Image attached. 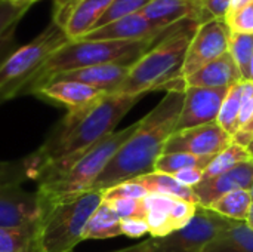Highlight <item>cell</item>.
I'll use <instances>...</instances> for the list:
<instances>
[{"instance_id":"6da1fadb","label":"cell","mask_w":253,"mask_h":252,"mask_svg":"<svg viewBox=\"0 0 253 252\" xmlns=\"http://www.w3.org/2000/svg\"><path fill=\"white\" fill-rule=\"evenodd\" d=\"M142 97L108 94L86 108L68 111L43 144L24 157L30 180L36 181L42 172L73 162L111 135L120 120Z\"/></svg>"},{"instance_id":"7a4b0ae2","label":"cell","mask_w":253,"mask_h":252,"mask_svg":"<svg viewBox=\"0 0 253 252\" xmlns=\"http://www.w3.org/2000/svg\"><path fill=\"white\" fill-rule=\"evenodd\" d=\"M184 98V91H166L162 101L138 122L136 131L117 150L90 190L105 192L153 172L168 140L176 129Z\"/></svg>"},{"instance_id":"3957f363","label":"cell","mask_w":253,"mask_h":252,"mask_svg":"<svg viewBox=\"0 0 253 252\" xmlns=\"http://www.w3.org/2000/svg\"><path fill=\"white\" fill-rule=\"evenodd\" d=\"M200 24L182 21L162 34L136 62L132 64L127 77L116 94L145 95L169 86L181 79V70L191 39Z\"/></svg>"},{"instance_id":"277c9868","label":"cell","mask_w":253,"mask_h":252,"mask_svg":"<svg viewBox=\"0 0 253 252\" xmlns=\"http://www.w3.org/2000/svg\"><path fill=\"white\" fill-rule=\"evenodd\" d=\"M136 128L138 122L122 131H114L83 156L64 166L42 172L36 178V183L37 195L42 199L46 211L61 201L89 192L104 168L108 165L117 150L132 137Z\"/></svg>"},{"instance_id":"5b68a950","label":"cell","mask_w":253,"mask_h":252,"mask_svg":"<svg viewBox=\"0 0 253 252\" xmlns=\"http://www.w3.org/2000/svg\"><path fill=\"white\" fill-rule=\"evenodd\" d=\"M159 39L119 42V40H74L67 42L55 50L43 64L40 71L28 85L24 95L33 92L47 83L56 74L79 68L104 65V64H129L136 62Z\"/></svg>"},{"instance_id":"8992f818","label":"cell","mask_w":253,"mask_h":252,"mask_svg":"<svg viewBox=\"0 0 253 252\" xmlns=\"http://www.w3.org/2000/svg\"><path fill=\"white\" fill-rule=\"evenodd\" d=\"M67 42L64 30L50 22L36 39L12 50L0 62V104L24 95L47 58Z\"/></svg>"},{"instance_id":"52a82bcc","label":"cell","mask_w":253,"mask_h":252,"mask_svg":"<svg viewBox=\"0 0 253 252\" xmlns=\"http://www.w3.org/2000/svg\"><path fill=\"white\" fill-rule=\"evenodd\" d=\"M102 192H86L47 208L40 224L42 252H71L83 242L84 227L102 203Z\"/></svg>"},{"instance_id":"ba28073f","label":"cell","mask_w":253,"mask_h":252,"mask_svg":"<svg viewBox=\"0 0 253 252\" xmlns=\"http://www.w3.org/2000/svg\"><path fill=\"white\" fill-rule=\"evenodd\" d=\"M242 221L228 220L208 208L199 206L194 218L182 229L163 238H151V252H202L221 232Z\"/></svg>"},{"instance_id":"9c48e42d","label":"cell","mask_w":253,"mask_h":252,"mask_svg":"<svg viewBox=\"0 0 253 252\" xmlns=\"http://www.w3.org/2000/svg\"><path fill=\"white\" fill-rule=\"evenodd\" d=\"M230 28L224 19H211L197 27L181 70L185 79L228 52Z\"/></svg>"},{"instance_id":"30bf717a","label":"cell","mask_w":253,"mask_h":252,"mask_svg":"<svg viewBox=\"0 0 253 252\" xmlns=\"http://www.w3.org/2000/svg\"><path fill=\"white\" fill-rule=\"evenodd\" d=\"M233 143V137L227 134L218 122L178 131L168 140L163 154L188 153L194 156H218Z\"/></svg>"},{"instance_id":"8fae6325","label":"cell","mask_w":253,"mask_h":252,"mask_svg":"<svg viewBox=\"0 0 253 252\" xmlns=\"http://www.w3.org/2000/svg\"><path fill=\"white\" fill-rule=\"evenodd\" d=\"M228 89L230 88L187 86L184 89V105L175 132L215 123L218 120Z\"/></svg>"},{"instance_id":"7c38bea8","label":"cell","mask_w":253,"mask_h":252,"mask_svg":"<svg viewBox=\"0 0 253 252\" xmlns=\"http://www.w3.org/2000/svg\"><path fill=\"white\" fill-rule=\"evenodd\" d=\"M44 215L46 208L37 192L22 187L0 190V227H40Z\"/></svg>"},{"instance_id":"4fadbf2b","label":"cell","mask_w":253,"mask_h":252,"mask_svg":"<svg viewBox=\"0 0 253 252\" xmlns=\"http://www.w3.org/2000/svg\"><path fill=\"white\" fill-rule=\"evenodd\" d=\"M253 187V159L242 162L224 172L222 175L199 183L193 192L199 201V206L208 208L227 193L237 190H252Z\"/></svg>"},{"instance_id":"5bb4252c","label":"cell","mask_w":253,"mask_h":252,"mask_svg":"<svg viewBox=\"0 0 253 252\" xmlns=\"http://www.w3.org/2000/svg\"><path fill=\"white\" fill-rule=\"evenodd\" d=\"M34 97L42 98L44 101L59 104L65 107L68 111L86 108L95 102H98L101 98H104L105 92L95 89L92 86L71 82V80H52L46 83L44 86L39 88L33 92Z\"/></svg>"},{"instance_id":"9a60e30c","label":"cell","mask_w":253,"mask_h":252,"mask_svg":"<svg viewBox=\"0 0 253 252\" xmlns=\"http://www.w3.org/2000/svg\"><path fill=\"white\" fill-rule=\"evenodd\" d=\"M168 30L159 28L141 13H133L122 19L113 21L107 25H102L90 31L89 34H86L83 39L84 40H119V42L154 40V39H159L162 34H165Z\"/></svg>"},{"instance_id":"2e32d148","label":"cell","mask_w":253,"mask_h":252,"mask_svg":"<svg viewBox=\"0 0 253 252\" xmlns=\"http://www.w3.org/2000/svg\"><path fill=\"white\" fill-rule=\"evenodd\" d=\"M130 67L132 65H129V64L93 65V67H86V68H79V70L56 74L49 82H52V80H71V82H79V83L92 86V88L99 89L105 94H116L119 91V88L122 86V83L125 82V79L127 77Z\"/></svg>"},{"instance_id":"e0dca14e","label":"cell","mask_w":253,"mask_h":252,"mask_svg":"<svg viewBox=\"0 0 253 252\" xmlns=\"http://www.w3.org/2000/svg\"><path fill=\"white\" fill-rule=\"evenodd\" d=\"M111 1L113 0H76L62 24V30L68 40H80L95 30Z\"/></svg>"},{"instance_id":"ac0fdd59","label":"cell","mask_w":253,"mask_h":252,"mask_svg":"<svg viewBox=\"0 0 253 252\" xmlns=\"http://www.w3.org/2000/svg\"><path fill=\"white\" fill-rule=\"evenodd\" d=\"M139 13L159 28L168 30L182 21L199 22V0H151Z\"/></svg>"},{"instance_id":"d6986e66","label":"cell","mask_w":253,"mask_h":252,"mask_svg":"<svg viewBox=\"0 0 253 252\" xmlns=\"http://www.w3.org/2000/svg\"><path fill=\"white\" fill-rule=\"evenodd\" d=\"M187 86L199 88H231L236 83L243 82L242 73L236 65L230 52L224 53L218 59L209 62L197 73L184 79Z\"/></svg>"},{"instance_id":"ffe728a7","label":"cell","mask_w":253,"mask_h":252,"mask_svg":"<svg viewBox=\"0 0 253 252\" xmlns=\"http://www.w3.org/2000/svg\"><path fill=\"white\" fill-rule=\"evenodd\" d=\"M130 181H135L136 184L144 187L148 195L169 196V198H175V199H181V201H187V202L199 205V201H197L193 189L179 184L169 174L153 171L150 174L141 175V177H138L135 180H130Z\"/></svg>"},{"instance_id":"44dd1931","label":"cell","mask_w":253,"mask_h":252,"mask_svg":"<svg viewBox=\"0 0 253 252\" xmlns=\"http://www.w3.org/2000/svg\"><path fill=\"white\" fill-rule=\"evenodd\" d=\"M117 236H122V220L111 205L102 201L84 227L83 241H104Z\"/></svg>"},{"instance_id":"7402d4cb","label":"cell","mask_w":253,"mask_h":252,"mask_svg":"<svg viewBox=\"0 0 253 252\" xmlns=\"http://www.w3.org/2000/svg\"><path fill=\"white\" fill-rule=\"evenodd\" d=\"M202 252H253V232L246 223L221 232Z\"/></svg>"},{"instance_id":"603a6c76","label":"cell","mask_w":253,"mask_h":252,"mask_svg":"<svg viewBox=\"0 0 253 252\" xmlns=\"http://www.w3.org/2000/svg\"><path fill=\"white\" fill-rule=\"evenodd\" d=\"M33 4L13 3L10 0H0V62L12 52L13 34L16 25Z\"/></svg>"},{"instance_id":"cb8c5ba5","label":"cell","mask_w":253,"mask_h":252,"mask_svg":"<svg viewBox=\"0 0 253 252\" xmlns=\"http://www.w3.org/2000/svg\"><path fill=\"white\" fill-rule=\"evenodd\" d=\"M40 227H0V252H42Z\"/></svg>"},{"instance_id":"d4e9b609","label":"cell","mask_w":253,"mask_h":252,"mask_svg":"<svg viewBox=\"0 0 253 252\" xmlns=\"http://www.w3.org/2000/svg\"><path fill=\"white\" fill-rule=\"evenodd\" d=\"M253 198L249 190H237L224 195L213 203L208 206V209L228 218L233 221H242L245 223L252 205Z\"/></svg>"},{"instance_id":"484cf974","label":"cell","mask_w":253,"mask_h":252,"mask_svg":"<svg viewBox=\"0 0 253 252\" xmlns=\"http://www.w3.org/2000/svg\"><path fill=\"white\" fill-rule=\"evenodd\" d=\"M216 156H194L188 153H169L162 154L154 166V171L173 175L175 172L184 171V169H203L211 165V162Z\"/></svg>"},{"instance_id":"4316f807","label":"cell","mask_w":253,"mask_h":252,"mask_svg":"<svg viewBox=\"0 0 253 252\" xmlns=\"http://www.w3.org/2000/svg\"><path fill=\"white\" fill-rule=\"evenodd\" d=\"M243 92H245V80L233 85L228 89V94L222 102V107H221V111H219V116L216 120L221 125V128L231 137H234L239 131L237 122H239V114H240V108H242Z\"/></svg>"},{"instance_id":"83f0119b","label":"cell","mask_w":253,"mask_h":252,"mask_svg":"<svg viewBox=\"0 0 253 252\" xmlns=\"http://www.w3.org/2000/svg\"><path fill=\"white\" fill-rule=\"evenodd\" d=\"M251 159L252 157H251L248 149H245V147H242V146H239L236 143H231L230 147H227L224 151H221L211 162V165L206 168V171L203 174V180L202 181L216 178V177L222 175L224 172L230 171L231 168H234L236 165H239L242 162H246V160H251Z\"/></svg>"},{"instance_id":"f1b7e54d","label":"cell","mask_w":253,"mask_h":252,"mask_svg":"<svg viewBox=\"0 0 253 252\" xmlns=\"http://www.w3.org/2000/svg\"><path fill=\"white\" fill-rule=\"evenodd\" d=\"M228 52L239 67L243 80H249V70L253 55V34H242L230 31Z\"/></svg>"},{"instance_id":"f546056e","label":"cell","mask_w":253,"mask_h":252,"mask_svg":"<svg viewBox=\"0 0 253 252\" xmlns=\"http://www.w3.org/2000/svg\"><path fill=\"white\" fill-rule=\"evenodd\" d=\"M150 1L151 0H113L110 7L104 13V16L96 24L95 30L102 27V25H107V24H110L113 21L122 19L125 16H129V15H133V13H139Z\"/></svg>"},{"instance_id":"4dcf8cb0","label":"cell","mask_w":253,"mask_h":252,"mask_svg":"<svg viewBox=\"0 0 253 252\" xmlns=\"http://www.w3.org/2000/svg\"><path fill=\"white\" fill-rule=\"evenodd\" d=\"M28 180L30 177H28L24 159L0 162V190L22 187V184Z\"/></svg>"},{"instance_id":"1f68e13d","label":"cell","mask_w":253,"mask_h":252,"mask_svg":"<svg viewBox=\"0 0 253 252\" xmlns=\"http://www.w3.org/2000/svg\"><path fill=\"white\" fill-rule=\"evenodd\" d=\"M111 205L120 220L126 218H142L147 220V209L142 199H114L105 201Z\"/></svg>"},{"instance_id":"d6a6232c","label":"cell","mask_w":253,"mask_h":252,"mask_svg":"<svg viewBox=\"0 0 253 252\" xmlns=\"http://www.w3.org/2000/svg\"><path fill=\"white\" fill-rule=\"evenodd\" d=\"M224 21L233 33L253 34V4L242 7L240 10L227 13Z\"/></svg>"},{"instance_id":"836d02e7","label":"cell","mask_w":253,"mask_h":252,"mask_svg":"<svg viewBox=\"0 0 253 252\" xmlns=\"http://www.w3.org/2000/svg\"><path fill=\"white\" fill-rule=\"evenodd\" d=\"M233 0H199V22L211 19H224Z\"/></svg>"},{"instance_id":"e575fe53","label":"cell","mask_w":253,"mask_h":252,"mask_svg":"<svg viewBox=\"0 0 253 252\" xmlns=\"http://www.w3.org/2000/svg\"><path fill=\"white\" fill-rule=\"evenodd\" d=\"M104 193V201H114V199H144L148 196L147 190L136 184L135 181H126L122 184H117Z\"/></svg>"},{"instance_id":"d590c367","label":"cell","mask_w":253,"mask_h":252,"mask_svg":"<svg viewBox=\"0 0 253 252\" xmlns=\"http://www.w3.org/2000/svg\"><path fill=\"white\" fill-rule=\"evenodd\" d=\"M253 116V82L252 80H245V92H243V100H242V108L239 114V131L251 120ZM237 131V132H239Z\"/></svg>"},{"instance_id":"8d00e7d4","label":"cell","mask_w":253,"mask_h":252,"mask_svg":"<svg viewBox=\"0 0 253 252\" xmlns=\"http://www.w3.org/2000/svg\"><path fill=\"white\" fill-rule=\"evenodd\" d=\"M147 233H150L147 220H142V218H126V220H122V235H125L127 238L138 239V238L145 236Z\"/></svg>"},{"instance_id":"74e56055","label":"cell","mask_w":253,"mask_h":252,"mask_svg":"<svg viewBox=\"0 0 253 252\" xmlns=\"http://www.w3.org/2000/svg\"><path fill=\"white\" fill-rule=\"evenodd\" d=\"M203 169H184L179 172H175L172 177L182 186L193 189L194 186H197L202 180H203Z\"/></svg>"},{"instance_id":"f35d334b","label":"cell","mask_w":253,"mask_h":252,"mask_svg":"<svg viewBox=\"0 0 253 252\" xmlns=\"http://www.w3.org/2000/svg\"><path fill=\"white\" fill-rule=\"evenodd\" d=\"M76 0H53V9H52V22L59 25L62 28V24L65 21V16L73 6Z\"/></svg>"},{"instance_id":"ab89813d","label":"cell","mask_w":253,"mask_h":252,"mask_svg":"<svg viewBox=\"0 0 253 252\" xmlns=\"http://www.w3.org/2000/svg\"><path fill=\"white\" fill-rule=\"evenodd\" d=\"M253 140V116L251 117V120L233 137V143L248 149V146L251 144V141Z\"/></svg>"},{"instance_id":"60d3db41","label":"cell","mask_w":253,"mask_h":252,"mask_svg":"<svg viewBox=\"0 0 253 252\" xmlns=\"http://www.w3.org/2000/svg\"><path fill=\"white\" fill-rule=\"evenodd\" d=\"M113 252H151V239H147L138 245H133V247H129V248H125V250H119V251Z\"/></svg>"},{"instance_id":"b9f144b4","label":"cell","mask_w":253,"mask_h":252,"mask_svg":"<svg viewBox=\"0 0 253 252\" xmlns=\"http://www.w3.org/2000/svg\"><path fill=\"white\" fill-rule=\"evenodd\" d=\"M249 4H253V0H233L228 13L236 12V10H240L242 7H246V6H249ZM225 16H227V15H225Z\"/></svg>"},{"instance_id":"7bdbcfd3","label":"cell","mask_w":253,"mask_h":252,"mask_svg":"<svg viewBox=\"0 0 253 252\" xmlns=\"http://www.w3.org/2000/svg\"><path fill=\"white\" fill-rule=\"evenodd\" d=\"M245 223H246V226L253 232V202L252 205H251V209H249V214H248V218H246Z\"/></svg>"},{"instance_id":"ee69618b","label":"cell","mask_w":253,"mask_h":252,"mask_svg":"<svg viewBox=\"0 0 253 252\" xmlns=\"http://www.w3.org/2000/svg\"><path fill=\"white\" fill-rule=\"evenodd\" d=\"M10 1H13V3H24V4H34L39 0H10Z\"/></svg>"},{"instance_id":"f6af8a7d","label":"cell","mask_w":253,"mask_h":252,"mask_svg":"<svg viewBox=\"0 0 253 252\" xmlns=\"http://www.w3.org/2000/svg\"><path fill=\"white\" fill-rule=\"evenodd\" d=\"M249 80L253 82V55H252V61H251V70H249Z\"/></svg>"},{"instance_id":"bcb514c9","label":"cell","mask_w":253,"mask_h":252,"mask_svg":"<svg viewBox=\"0 0 253 252\" xmlns=\"http://www.w3.org/2000/svg\"><path fill=\"white\" fill-rule=\"evenodd\" d=\"M248 151H249V154H251V157L253 159V140L251 141V144L248 146Z\"/></svg>"},{"instance_id":"7dc6e473","label":"cell","mask_w":253,"mask_h":252,"mask_svg":"<svg viewBox=\"0 0 253 252\" xmlns=\"http://www.w3.org/2000/svg\"><path fill=\"white\" fill-rule=\"evenodd\" d=\"M251 193H252V198H253V187H252V190H251Z\"/></svg>"}]
</instances>
